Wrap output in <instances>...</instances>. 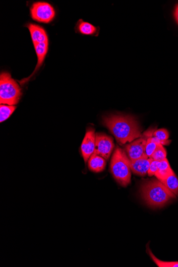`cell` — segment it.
<instances>
[{
  "label": "cell",
  "mask_w": 178,
  "mask_h": 267,
  "mask_svg": "<svg viewBox=\"0 0 178 267\" xmlns=\"http://www.w3.org/2000/svg\"><path fill=\"white\" fill-rule=\"evenodd\" d=\"M30 12L33 20L45 24L51 22L55 16L54 8L45 2L34 3L31 7Z\"/></svg>",
  "instance_id": "5b68a950"
},
{
  "label": "cell",
  "mask_w": 178,
  "mask_h": 267,
  "mask_svg": "<svg viewBox=\"0 0 178 267\" xmlns=\"http://www.w3.org/2000/svg\"><path fill=\"white\" fill-rule=\"evenodd\" d=\"M110 171L120 185L123 187L129 185L131 178L130 160L126 153L118 147L111 158Z\"/></svg>",
  "instance_id": "3957f363"
},
{
  "label": "cell",
  "mask_w": 178,
  "mask_h": 267,
  "mask_svg": "<svg viewBox=\"0 0 178 267\" xmlns=\"http://www.w3.org/2000/svg\"><path fill=\"white\" fill-rule=\"evenodd\" d=\"M106 165L105 159L95 153L92 154L88 161V167L93 172H101L105 169Z\"/></svg>",
  "instance_id": "4fadbf2b"
},
{
  "label": "cell",
  "mask_w": 178,
  "mask_h": 267,
  "mask_svg": "<svg viewBox=\"0 0 178 267\" xmlns=\"http://www.w3.org/2000/svg\"><path fill=\"white\" fill-rule=\"evenodd\" d=\"M26 26L30 31L34 45L49 42L47 34L43 27L32 23L28 24Z\"/></svg>",
  "instance_id": "30bf717a"
},
{
  "label": "cell",
  "mask_w": 178,
  "mask_h": 267,
  "mask_svg": "<svg viewBox=\"0 0 178 267\" xmlns=\"http://www.w3.org/2000/svg\"><path fill=\"white\" fill-rule=\"evenodd\" d=\"M158 163V161L152 159V161L151 163V165H150L149 170L148 171V174L149 177L154 176L156 172L157 171Z\"/></svg>",
  "instance_id": "44dd1931"
},
{
  "label": "cell",
  "mask_w": 178,
  "mask_h": 267,
  "mask_svg": "<svg viewBox=\"0 0 178 267\" xmlns=\"http://www.w3.org/2000/svg\"><path fill=\"white\" fill-rule=\"evenodd\" d=\"M152 161V159L149 158L147 155L134 161H130L131 170L138 176L144 177L148 173Z\"/></svg>",
  "instance_id": "9c48e42d"
},
{
  "label": "cell",
  "mask_w": 178,
  "mask_h": 267,
  "mask_svg": "<svg viewBox=\"0 0 178 267\" xmlns=\"http://www.w3.org/2000/svg\"><path fill=\"white\" fill-rule=\"evenodd\" d=\"M142 196L146 204L153 208L164 206L175 195L158 179H152L144 183L141 188Z\"/></svg>",
  "instance_id": "7a4b0ae2"
},
{
  "label": "cell",
  "mask_w": 178,
  "mask_h": 267,
  "mask_svg": "<svg viewBox=\"0 0 178 267\" xmlns=\"http://www.w3.org/2000/svg\"><path fill=\"white\" fill-rule=\"evenodd\" d=\"M48 45L49 42L42 43L34 45L37 57V65L34 71L32 73V75L30 77L23 80L21 82V84H25V82L29 81V79L32 76H33L35 72L42 65L43 62L46 57V55L47 54L48 51Z\"/></svg>",
  "instance_id": "8fae6325"
},
{
  "label": "cell",
  "mask_w": 178,
  "mask_h": 267,
  "mask_svg": "<svg viewBox=\"0 0 178 267\" xmlns=\"http://www.w3.org/2000/svg\"><path fill=\"white\" fill-rule=\"evenodd\" d=\"M16 107L14 106L5 105L1 104L0 106V122L1 123L5 121L9 117H10L15 111Z\"/></svg>",
  "instance_id": "ac0fdd59"
},
{
  "label": "cell",
  "mask_w": 178,
  "mask_h": 267,
  "mask_svg": "<svg viewBox=\"0 0 178 267\" xmlns=\"http://www.w3.org/2000/svg\"><path fill=\"white\" fill-rule=\"evenodd\" d=\"M151 158L157 161H161L166 159V152L161 144H158Z\"/></svg>",
  "instance_id": "d6986e66"
},
{
  "label": "cell",
  "mask_w": 178,
  "mask_h": 267,
  "mask_svg": "<svg viewBox=\"0 0 178 267\" xmlns=\"http://www.w3.org/2000/svg\"><path fill=\"white\" fill-rule=\"evenodd\" d=\"M153 134L148 137L146 145L145 154L149 158H151L159 144L154 139V138L153 137Z\"/></svg>",
  "instance_id": "e0dca14e"
},
{
  "label": "cell",
  "mask_w": 178,
  "mask_h": 267,
  "mask_svg": "<svg viewBox=\"0 0 178 267\" xmlns=\"http://www.w3.org/2000/svg\"><path fill=\"white\" fill-rule=\"evenodd\" d=\"M174 19L178 25V4L175 6L174 11Z\"/></svg>",
  "instance_id": "7402d4cb"
},
{
  "label": "cell",
  "mask_w": 178,
  "mask_h": 267,
  "mask_svg": "<svg viewBox=\"0 0 178 267\" xmlns=\"http://www.w3.org/2000/svg\"><path fill=\"white\" fill-rule=\"evenodd\" d=\"M162 182L174 194L178 195V179L174 172Z\"/></svg>",
  "instance_id": "9a60e30c"
},
{
  "label": "cell",
  "mask_w": 178,
  "mask_h": 267,
  "mask_svg": "<svg viewBox=\"0 0 178 267\" xmlns=\"http://www.w3.org/2000/svg\"><path fill=\"white\" fill-rule=\"evenodd\" d=\"M76 27L77 31L83 35L98 36L99 33V27L84 22L82 20L78 21Z\"/></svg>",
  "instance_id": "7c38bea8"
},
{
  "label": "cell",
  "mask_w": 178,
  "mask_h": 267,
  "mask_svg": "<svg viewBox=\"0 0 178 267\" xmlns=\"http://www.w3.org/2000/svg\"><path fill=\"white\" fill-rule=\"evenodd\" d=\"M153 134L151 131L143 135L134 142H131L126 146V151L130 161H134L144 157L146 155L145 148L148 137Z\"/></svg>",
  "instance_id": "8992f818"
},
{
  "label": "cell",
  "mask_w": 178,
  "mask_h": 267,
  "mask_svg": "<svg viewBox=\"0 0 178 267\" xmlns=\"http://www.w3.org/2000/svg\"><path fill=\"white\" fill-rule=\"evenodd\" d=\"M114 148L113 140L104 134H96V146L94 153L103 158L109 159L112 151Z\"/></svg>",
  "instance_id": "52a82bcc"
},
{
  "label": "cell",
  "mask_w": 178,
  "mask_h": 267,
  "mask_svg": "<svg viewBox=\"0 0 178 267\" xmlns=\"http://www.w3.org/2000/svg\"><path fill=\"white\" fill-rule=\"evenodd\" d=\"M22 96L21 89L10 73L3 72L0 76V103L14 106Z\"/></svg>",
  "instance_id": "277c9868"
},
{
  "label": "cell",
  "mask_w": 178,
  "mask_h": 267,
  "mask_svg": "<svg viewBox=\"0 0 178 267\" xmlns=\"http://www.w3.org/2000/svg\"><path fill=\"white\" fill-rule=\"evenodd\" d=\"M102 122L121 145L131 143L143 136L141 128L133 116L112 114L103 117Z\"/></svg>",
  "instance_id": "6da1fadb"
},
{
  "label": "cell",
  "mask_w": 178,
  "mask_h": 267,
  "mask_svg": "<svg viewBox=\"0 0 178 267\" xmlns=\"http://www.w3.org/2000/svg\"><path fill=\"white\" fill-rule=\"evenodd\" d=\"M149 253L152 260L159 267H178V261L167 262L161 261L158 259L151 251H149Z\"/></svg>",
  "instance_id": "ffe728a7"
},
{
  "label": "cell",
  "mask_w": 178,
  "mask_h": 267,
  "mask_svg": "<svg viewBox=\"0 0 178 267\" xmlns=\"http://www.w3.org/2000/svg\"><path fill=\"white\" fill-rule=\"evenodd\" d=\"M153 136L155 141L162 145H168L171 142L170 141L168 140L169 138V133L165 128L156 130L153 132Z\"/></svg>",
  "instance_id": "2e32d148"
},
{
  "label": "cell",
  "mask_w": 178,
  "mask_h": 267,
  "mask_svg": "<svg viewBox=\"0 0 178 267\" xmlns=\"http://www.w3.org/2000/svg\"><path fill=\"white\" fill-rule=\"evenodd\" d=\"M96 146V134L93 129L87 130L81 145V152L84 162L87 163L94 153Z\"/></svg>",
  "instance_id": "ba28073f"
},
{
  "label": "cell",
  "mask_w": 178,
  "mask_h": 267,
  "mask_svg": "<svg viewBox=\"0 0 178 267\" xmlns=\"http://www.w3.org/2000/svg\"><path fill=\"white\" fill-rule=\"evenodd\" d=\"M173 172L171 168L169 163L165 159L161 161H158V170L156 172L155 176L158 180L162 182Z\"/></svg>",
  "instance_id": "5bb4252c"
}]
</instances>
